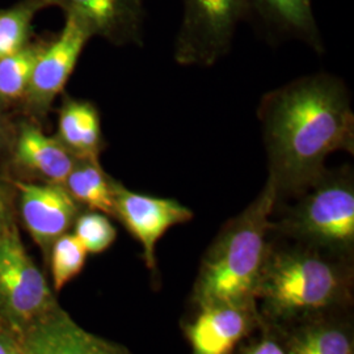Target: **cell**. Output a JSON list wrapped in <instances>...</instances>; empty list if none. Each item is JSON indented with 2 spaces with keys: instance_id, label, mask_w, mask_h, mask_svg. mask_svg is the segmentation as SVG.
<instances>
[{
  "instance_id": "obj_9",
  "label": "cell",
  "mask_w": 354,
  "mask_h": 354,
  "mask_svg": "<svg viewBox=\"0 0 354 354\" xmlns=\"http://www.w3.org/2000/svg\"><path fill=\"white\" fill-rule=\"evenodd\" d=\"M91 37L88 29L79 19L66 13L62 32L50 45L42 48L26 89L28 102L38 111H46L62 92Z\"/></svg>"
},
{
  "instance_id": "obj_14",
  "label": "cell",
  "mask_w": 354,
  "mask_h": 354,
  "mask_svg": "<svg viewBox=\"0 0 354 354\" xmlns=\"http://www.w3.org/2000/svg\"><path fill=\"white\" fill-rule=\"evenodd\" d=\"M250 13L276 35L301 39L314 50L323 51L313 0H245V15Z\"/></svg>"
},
{
  "instance_id": "obj_22",
  "label": "cell",
  "mask_w": 354,
  "mask_h": 354,
  "mask_svg": "<svg viewBox=\"0 0 354 354\" xmlns=\"http://www.w3.org/2000/svg\"><path fill=\"white\" fill-rule=\"evenodd\" d=\"M236 354H288L279 329L263 320L259 328L243 342Z\"/></svg>"
},
{
  "instance_id": "obj_23",
  "label": "cell",
  "mask_w": 354,
  "mask_h": 354,
  "mask_svg": "<svg viewBox=\"0 0 354 354\" xmlns=\"http://www.w3.org/2000/svg\"><path fill=\"white\" fill-rule=\"evenodd\" d=\"M0 354H26L15 342L4 335H0Z\"/></svg>"
},
{
  "instance_id": "obj_20",
  "label": "cell",
  "mask_w": 354,
  "mask_h": 354,
  "mask_svg": "<svg viewBox=\"0 0 354 354\" xmlns=\"http://www.w3.org/2000/svg\"><path fill=\"white\" fill-rule=\"evenodd\" d=\"M51 247L53 283L55 291H61L83 270L88 252L74 234H64Z\"/></svg>"
},
{
  "instance_id": "obj_5",
  "label": "cell",
  "mask_w": 354,
  "mask_h": 354,
  "mask_svg": "<svg viewBox=\"0 0 354 354\" xmlns=\"http://www.w3.org/2000/svg\"><path fill=\"white\" fill-rule=\"evenodd\" d=\"M245 0H183L174 57L181 66L210 67L227 54Z\"/></svg>"
},
{
  "instance_id": "obj_4",
  "label": "cell",
  "mask_w": 354,
  "mask_h": 354,
  "mask_svg": "<svg viewBox=\"0 0 354 354\" xmlns=\"http://www.w3.org/2000/svg\"><path fill=\"white\" fill-rule=\"evenodd\" d=\"M272 234L354 261V175L344 165L327 169L302 194L279 203Z\"/></svg>"
},
{
  "instance_id": "obj_16",
  "label": "cell",
  "mask_w": 354,
  "mask_h": 354,
  "mask_svg": "<svg viewBox=\"0 0 354 354\" xmlns=\"http://www.w3.org/2000/svg\"><path fill=\"white\" fill-rule=\"evenodd\" d=\"M59 138L76 158H97L102 127L97 109L88 102L68 99L59 112Z\"/></svg>"
},
{
  "instance_id": "obj_8",
  "label": "cell",
  "mask_w": 354,
  "mask_h": 354,
  "mask_svg": "<svg viewBox=\"0 0 354 354\" xmlns=\"http://www.w3.org/2000/svg\"><path fill=\"white\" fill-rule=\"evenodd\" d=\"M0 294L13 315L26 320L45 310L50 301L46 281L13 227L0 234Z\"/></svg>"
},
{
  "instance_id": "obj_15",
  "label": "cell",
  "mask_w": 354,
  "mask_h": 354,
  "mask_svg": "<svg viewBox=\"0 0 354 354\" xmlns=\"http://www.w3.org/2000/svg\"><path fill=\"white\" fill-rule=\"evenodd\" d=\"M15 158L19 165L36 171L53 184L61 185H64L77 159L58 138L48 137L32 125L20 129Z\"/></svg>"
},
{
  "instance_id": "obj_13",
  "label": "cell",
  "mask_w": 354,
  "mask_h": 354,
  "mask_svg": "<svg viewBox=\"0 0 354 354\" xmlns=\"http://www.w3.org/2000/svg\"><path fill=\"white\" fill-rule=\"evenodd\" d=\"M279 332L288 354H354L353 310Z\"/></svg>"
},
{
  "instance_id": "obj_21",
  "label": "cell",
  "mask_w": 354,
  "mask_h": 354,
  "mask_svg": "<svg viewBox=\"0 0 354 354\" xmlns=\"http://www.w3.org/2000/svg\"><path fill=\"white\" fill-rule=\"evenodd\" d=\"M74 235L87 252L102 253L115 241L117 230L106 215L89 212L76 218Z\"/></svg>"
},
{
  "instance_id": "obj_7",
  "label": "cell",
  "mask_w": 354,
  "mask_h": 354,
  "mask_svg": "<svg viewBox=\"0 0 354 354\" xmlns=\"http://www.w3.org/2000/svg\"><path fill=\"white\" fill-rule=\"evenodd\" d=\"M114 216L122 222L131 236L142 247V257L147 269L155 274L156 244L169 228L188 223L193 212L174 198L155 197L127 189L114 181Z\"/></svg>"
},
{
  "instance_id": "obj_1",
  "label": "cell",
  "mask_w": 354,
  "mask_h": 354,
  "mask_svg": "<svg viewBox=\"0 0 354 354\" xmlns=\"http://www.w3.org/2000/svg\"><path fill=\"white\" fill-rule=\"evenodd\" d=\"M268 180L277 203H288L328 169L333 152H354V113L342 79L320 73L273 89L261 99Z\"/></svg>"
},
{
  "instance_id": "obj_18",
  "label": "cell",
  "mask_w": 354,
  "mask_h": 354,
  "mask_svg": "<svg viewBox=\"0 0 354 354\" xmlns=\"http://www.w3.org/2000/svg\"><path fill=\"white\" fill-rule=\"evenodd\" d=\"M49 4L51 0H24L0 11V59L26 48L33 17Z\"/></svg>"
},
{
  "instance_id": "obj_3",
  "label": "cell",
  "mask_w": 354,
  "mask_h": 354,
  "mask_svg": "<svg viewBox=\"0 0 354 354\" xmlns=\"http://www.w3.org/2000/svg\"><path fill=\"white\" fill-rule=\"evenodd\" d=\"M276 203V192L266 178L252 203L222 226L203 253L190 291V307L254 301Z\"/></svg>"
},
{
  "instance_id": "obj_10",
  "label": "cell",
  "mask_w": 354,
  "mask_h": 354,
  "mask_svg": "<svg viewBox=\"0 0 354 354\" xmlns=\"http://www.w3.org/2000/svg\"><path fill=\"white\" fill-rule=\"evenodd\" d=\"M79 19L89 33L117 45H142L145 11L142 0H51Z\"/></svg>"
},
{
  "instance_id": "obj_17",
  "label": "cell",
  "mask_w": 354,
  "mask_h": 354,
  "mask_svg": "<svg viewBox=\"0 0 354 354\" xmlns=\"http://www.w3.org/2000/svg\"><path fill=\"white\" fill-rule=\"evenodd\" d=\"M64 187L76 203L114 216V181L102 171L97 158H77Z\"/></svg>"
},
{
  "instance_id": "obj_12",
  "label": "cell",
  "mask_w": 354,
  "mask_h": 354,
  "mask_svg": "<svg viewBox=\"0 0 354 354\" xmlns=\"http://www.w3.org/2000/svg\"><path fill=\"white\" fill-rule=\"evenodd\" d=\"M26 354H131L79 327L64 311H55L36 324L24 345Z\"/></svg>"
},
{
  "instance_id": "obj_19",
  "label": "cell",
  "mask_w": 354,
  "mask_h": 354,
  "mask_svg": "<svg viewBox=\"0 0 354 354\" xmlns=\"http://www.w3.org/2000/svg\"><path fill=\"white\" fill-rule=\"evenodd\" d=\"M42 50L39 46H26L0 59V97L13 100L26 93L35 64Z\"/></svg>"
},
{
  "instance_id": "obj_2",
  "label": "cell",
  "mask_w": 354,
  "mask_h": 354,
  "mask_svg": "<svg viewBox=\"0 0 354 354\" xmlns=\"http://www.w3.org/2000/svg\"><path fill=\"white\" fill-rule=\"evenodd\" d=\"M254 301L260 319L279 330L352 311L354 261L270 231L269 251Z\"/></svg>"
},
{
  "instance_id": "obj_6",
  "label": "cell",
  "mask_w": 354,
  "mask_h": 354,
  "mask_svg": "<svg viewBox=\"0 0 354 354\" xmlns=\"http://www.w3.org/2000/svg\"><path fill=\"white\" fill-rule=\"evenodd\" d=\"M256 301L190 307L181 320L190 354H236L260 326Z\"/></svg>"
},
{
  "instance_id": "obj_24",
  "label": "cell",
  "mask_w": 354,
  "mask_h": 354,
  "mask_svg": "<svg viewBox=\"0 0 354 354\" xmlns=\"http://www.w3.org/2000/svg\"><path fill=\"white\" fill-rule=\"evenodd\" d=\"M6 212H7V209H6V201H4L3 192L0 189V234H1L3 230L6 228V225H4V222H6Z\"/></svg>"
},
{
  "instance_id": "obj_11",
  "label": "cell",
  "mask_w": 354,
  "mask_h": 354,
  "mask_svg": "<svg viewBox=\"0 0 354 354\" xmlns=\"http://www.w3.org/2000/svg\"><path fill=\"white\" fill-rule=\"evenodd\" d=\"M16 187L28 231L41 247L48 248L74 223L77 203L61 184L36 185L17 181Z\"/></svg>"
}]
</instances>
